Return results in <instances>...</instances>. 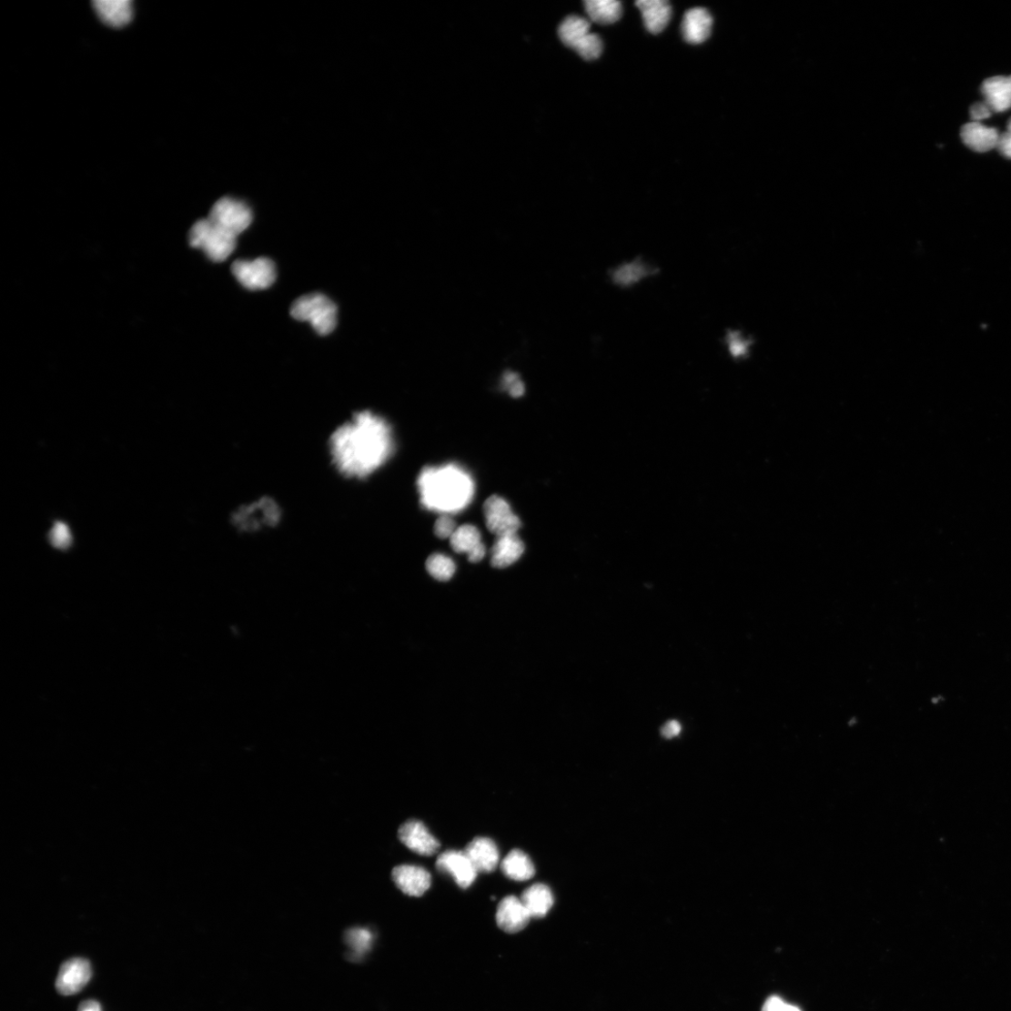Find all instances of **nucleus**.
<instances>
[{"label": "nucleus", "instance_id": "30", "mask_svg": "<svg viewBox=\"0 0 1011 1011\" xmlns=\"http://www.w3.org/2000/svg\"><path fill=\"white\" fill-rule=\"evenodd\" d=\"M455 521L448 516H440L435 523L434 531L438 538L445 540L450 539L456 530H458Z\"/></svg>", "mask_w": 1011, "mask_h": 1011}, {"label": "nucleus", "instance_id": "33", "mask_svg": "<svg viewBox=\"0 0 1011 1011\" xmlns=\"http://www.w3.org/2000/svg\"><path fill=\"white\" fill-rule=\"evenodd\" d=\"M996 148L1001 155L1007 158H1011V134L1008 132L999 136Z\"/></svg>", "mask_w": 1011, "mask_h": 1011}, {"label": "nucleus", "instance_id": "8", "mask_svg": "<svg viewBox=\"0 0 1011 1011\" xmlns=\"http://www.w3.org/2000/svg\"><path fill=\"white\" fill-rule=\"evenodd\" d=\"M232 273L242 286L250 290L266 289L277 278L276 266L268 258L238 259L232 266Z\"/></svg>", "mask_w": 1011, "mask_h": 1011}, {"label": "nucleus", "instance_id": "26", "mask_svg": "<svg viewBox=\"0 0 1011 1011\" xmlns=\"http://www.w3.org/2000/svg\"><path fill=\"white\" fill-rule=\"evenodd\" d=\"M427 569L436 580L446 581L454 575L456 567L453 561L445 554L434 553L427 561Z\"/></svg>", "mask_w": 1011, "mask_h": 1011}, {"label": "nucleus", "instance_id": "22", "mask_svg": "<svg viewBox=\"0 0 1011 1011\" xmlns=\"http://www.w3.org/2000/svg\"><path fill=\"white\" fill-rule=\"evenodd\" d=\"M94 8L102 20L114 26L126 24L133 15L130 0H95Z\"/></svg>", "mask_w": 1011, "mask_h": 1011}, {"label": "nucleus", "instance_id": "23", "mask_svg": "<svg viewBox=\"0 0 1011 1011\" xmlns=\"http://www.w3.org/2000/svg\"><path fill=\"white\" fill-rule=\"evenodd\" d=\"M501 871L510 879L514 882H527L531 879L535 873V866L524 852L520 850L511 851L501 862Z\"/></svg>", "mask_w": 1011, "mask_h": 1011}, {"label": "nucleus", "instance_id": "13", "mask_svg": "<svg viewBox=\"0 0 1011 1011\" xmlns=\"http://www.w3.org/2000/svg\"><path fill=\"white\" fill-rule=\"evenodd\" d=\"M398 888L405 895L420 897L430 888L432 878L430 873L420 866L403 864L395 867L391 873Z\"/></svg>", "mask_w": 1011, "mask_h": 1011}, {"label": "nucleus", "instance_id": "19", "mask_svg": "<svg viewBox=\"0 0 1011 1011\" xmlns=\"http://www.w3.org/2000/svg\"><path fill=\"white\" fill-rule=\"evenodd\" d=\"M986 105L992 111L1001 113L1011 108V76L986 79L982 86Z\"/></svg>", "mask_w": 1011, "mask_h": 1011}, {"label": "nucleus", "instance_id": "24", "mask_svg": "<svg viewBox=\"0 0 1011 1011\" xmlns=\"http://www.w3.org/2000/svg\"><path fill=\"white\" fill-rule=\"evenodd\" d=\"M585 11L591 19L598 24H613L622 15V3L616 0H587Z\"/></svg>", "mask_w": 1011, "mask_h": 1011}, {"label": "nucleus", "instance_id": "36", "mask_svg": "<svg viewBox=\"0 0 1011 1011\" xmlns=\"http://www.w3.org/2000/svg\"><path fill=\"white\" fill-rule=\"evenodd\" d=\"M1007 132L1009 134H1011V118L1008 120V123H1007Z\"/></svg>", "mask_w": 1011, "mask_h": 1011}, {"label": "nucleus", "instance_id": "15", "mask_svg": "<svg viewBox=\"0 0 1011 1011\" xmlns=\"http://www.w3.org/2000/svg\"><path fill=\"white\" fill-rule=\"evenodd\" d=\"M464 853L478 873H492L500 863V852L496 843L487 837H476Z\"/></svg>", "mask_w": 1011, "mask_h": 1011}, {"label": "nucleus", "instance_id": "1", "mask_svg": "<svg viewBox=\"0 0 1011 1011\" xmlns=\"http://www.w3.org/2000/svg\"><path fill=\"white\" fill-rule=\"evenodd\" d=\"M395 449L389 422L371 410L352 413L329 440L331 463L348 480H365L389 460Z\"/></svg>", "mask_w": 1011, "mask_h": 1011}, {"label": "nucleus", "instance_id": "9", "mask_svg": "<svg viewBox=\"0 0 1011 1011\" xmlns=\"http://www.w3.org/2000/svg\"><path fill=\"white\" fill-rule=\"evenodd\" d=\"M486 527L498 537L517 534L521 528L519 517L513 513L510 504L501 497L492 496L483 505Z\"/></svg>", "mask_w": 1011, "mask_h": 1011}, {"label": "nucleus", "instance_id": "29", "mask_svg": "<svg viewBox=\"0 0 1011 1011\" xmlns=\"http://www.w3.org/2000/svg\"><path fill=\"white\" fill-rule=\"evenodd\" d=\"M504 389L509 391L512 398H520L525 393L524 382L521 380L518 374L508 371L503 376Z\"/></svg>", "mask_w": 1011, "mask_h": 1011}, {"label": "nucleus", "instance_id": "14", "mask_svg": "<svg viewBox=\"0 0 1011 1011\" xmlns=\"http://www.w3.org/2000/svg\"><path fill=\"white\" fill-rule=\"evenodd\" d=\"M496 919L502 931L516 934L528 926L531 917L521 899L510 895L499 904Z\"/></svg>", "mask_w": 1011, "mask_h": 1011}, {"label": "nucleus", "instance_id": "10", "mask_svg": "<svg viewBox=\"0 0 1011 1011\" xmlns=\"http://www.w3.org/2000/svg\"><path fill=\"white\" fill-rule=\"evenodd\" d=\"M91 976V966L87 960H68L60 966L56 981V990L63 996L76 995L88 984Z\"/></svg>", "mask_w": 1011, "mask_h": 1011}, {"label": "nucleus", "instance_id": "32", "mask_svg": "<svg viewBox=\"0 0 1011 1011\" xmlns=\"http://www.w3.org/2000/svg\"><path fill=\"white\" fill-rule=\"evenodd\" d=\"M971 118L975 121H980L989 118L992 116V110L986 104L976 103L970 108Z\"/></svg>", "mask_w": 1011, "mask_h": 1011}, {"label": "nucleus", "instance_id": "12", "mask_svg": "<svg viewBox=\"0 0 1011 1011\" xmlns=\"http://www.w3.org/2000/svg\"><path fill=\"white\" fill-rule=\"evenodd\" d=\"M400 841L411 852L422 856H433L440 849V844L420 821L410 820L399 831Z\"/></svg>", "mask_w": 1011, "mask_h": 1011}, {"label": "nucleus", "instance_id": "3", "mask_svg": "<svg viewBox=\"0 0 1011 1011\" xmlns=\"http://www.w3.org/2000/svg\"><path fill=\"white\" fill-rule=\"evenodd\" d=\"M290 315L300 321H308L320 336L331 334L337 328L338 308L328 297L319 292L309 293L292 304Z\"/></svg>", "mask_w": 1011, "mask_h": 1011}, {"label": "nucleus", "instance_id": "7", "mask_svg": "<svg viewBox=\"0 0 1011 1011\" xmlns=\"http://www.w3.org/2000/svg\"><path fill=\"white\" fill-rule=\"evenodd\" d=\"M208 219L221 229L238 238L250 226L253 215L249 207L244 202L224 197L214 205Z\"/></svg>", "mask_w": 1011, "mask_h": 1011}, {"label": "nucleus", "instance_id": "21", "mask_svg": "<svg viewBox=\"0 0 1011 1011\" xmlns=\"http://www.w3.org/2000/svg\"><path fill=\"white\" fill-rule=\"evenodd\" d=\"M530 915L534 919L544 918L553 905V895L550 888L544 885L537 884L524 891L521 896Z\"/></svg>", "mask_w": 1011, "mask_h": 1011}, {"label": "nucleus", "instance_id": "35", "mask_svg": "<svg viewBox=\"0 0 1011 1011\" xmlns=\"http://www.w3.org/2000/svg\"><path fill=\"white\" fill-rule=\"evenodd\" d=\"M77 1011H103L102 1006L99 1002L95 1000H86L80 1004Z\"/></svg>", "mask_w": 1011, "mask_h": 1011}, {"label": "nucleus", "instance_id": "18", "mask_svg": "<svg viewBox=\"0 0 1011 1011\" xmlns=\"http://www.w3.org/2000/svg\"><path fill=\"white\" fill-rule=\"evenodd\" d=\"M644 25L651 34L663 31L672 17V7L665 0H639L636 3Z\"/></svg>", "mask_w": 1011, "mask_h": 1011}, {"label": "nucleus", "instance_id": "2", "mask_svg": "<svg viewBox=\"0 0 1011 1011\" xmlns=\"http://www.w3.org/2000/svg\"><path fill=\"white\" fill-rule=\"evenodd\" d=\"M421 503L431 511L456 512L464 509L473 496L470 477L454 466L428 468L419 479Z\"/></svg>", "mask_w": 1011, "mask_h": 1011}, {"label": "nucleus", "instance_id": "17", "mask_svg": "<svg viewBox=\"0 0 1011 1011\" xmlns=\"http://www.w3.org/2000/svg\"><path fill=\"white\" fill-rule=\"evenodd\" d=\"M999 135L996 128L986 126L978 122H971L961 128L964 144L976 152H988L996 147Z\"/></svg>", "mask_w": 1011, "mask_h": 1011}, {"label": "nucleus", "instance_id": "11", "mask_svg": "<svg viewBox=\"0 0 1011 1011\" xmlns=\"http://www.w3.org/2000/svg\"><path fill=\"white\" fill-rule=\"evenodd\" d=\"M436 866L440 872L450 875L461 889L470 888L479 874L467 854L460 851L441 854L437 859Z\"/></svg>", "mask_w": 1011, "mask_h": 1011}, {"label": "nucleus", "instance_id": "5", "mask_svg": "<svg viewBox=\"0 0 1011 1011\" xmlns=\"http://www.w3.org/2000/svg\"><path fill=\"white\" fill-rule=\"evenodd\" d=\"M189 243L194 248L203 249L214 262L221 263L235 251L237 237L221 229L207 218L193 225Z\"/></svg>", "mask_w": 1011, "mask_h": 1011}, {"label": "nucleus", "instance_id": "4", "mask_svg": "<svg viewBox=\"0 0 1011 1011\" xmlns=\"http://www.w3.org/2000/svg\"><path fill=\"white\" fill-rule=\"evenodd\" d=\"M282 509L268 496L260 497L237 509L232 515L234 527L240 532H258L279 524Z\"/></svg>", "mask_w": 1011, "mask_h": 1011}, {"label": "nucleus", "instance_id": "20", "mask_svg": "<svg viewBox=\"0 0 1011 1011\" xmlns=\"http://www.w3.org/2000/svg\"><path fill=\"white\" fill-rule=\"evenodd\" d=\"M525 551V544L517 534L498 537L492 548L491 564L505 569L517 562Z\"/></svg>", "mask_w": 1011, "mask_h": 1011}, {"label": "nucleus", "instance_id": "28", "mask_svg": "<svg viewBox=\"0 0 1011 1011\" xmlns=\"http://www.w3.org/2000/svg\"><path fill=\"white\" fill-rule=\"evenodd\" d=\"M348 938L352 947L358 952L369 950L372 943V934L366 929H352L348 934Z\"/></svg>", "mask_w": 1011, "mask_h": 1011}, {"label": "nucleus", "instance_id": "31", "mask_svg": "<svg viewBox=\"0 0 1011 1011\" xmlns=\"http://www.w3.org/2000/svg\"><path fill=\"white\" fill-rule=\"evenodd\" d=\"M763 1011H802L798 1006L792 1005L779 996L769 997L763 1007Z\"/></svg>", "mask_w": 1011, "mask_h": 1011}, {"label": "nucleus", "instance_id": "6", "mask_svg": "<svg viewBox=\"0 0 1011 1011\" xmlns=\"http://www.w3.org/2000/svg\"><path fill=\"white\" fill-rule=\"evenodd\" d=\"M591 27L589 20L571 15L562 22L559 29L563 44L586 60L597 59L603 49L602 39L591 32Z\"/></svg>", "mask_w": 1011, "mask_h": 1011}, {"label": "nucleus", "instance_id": "25", "mask_svg": "<svg viewBox=\"0 0 1011 1011\" xmlns=\"http://www.w3.org/2000/svg\"><path fill=\"white\" fill-rule=\"evenodd\" d=\"M450 544L455 552L468 556L483 545L480 531L472 525L459 527L450 537Z\"/></svg>", "mask_w": 1011, "mask_h": 1011}, {"label": "nucleus", "instance_id": "34", "mask_svg": "<svg viewBox=\"0 0 1011 1011\" xmlns=\"http://www.w3.org/2000/svg\"><path fill=\"white\" fill-rule=\"evenodd\" d=\"M682 732V726L677 721H670L662 729V734L667 739H672L678 736Z\"/></svg>", "mask_w": 1011, "mask_h": 1011}, {"label": "nucleus", "instance_id": "16", "mask_svg": "<svg viewBox=\"0 0 1011 1011\" xmlns=\"http://www.w3.org/2000/svg\"><path fill=\"white\" fill-rule=\"evenodd\" d=\"M713 18L704 8H694L686 13L682 24L684 40L693 45L704 43L711 35Z\"/></svg>", "mask_w": 1011, "mask_h": 1011}, {"label": "nucleus", "instance_id": "27", "mask_svg": "<svg viewBox=\"0 0 1011 1011\" xmlns=\"http://www.w3.org/2000/svg\"><path fill=\"white\" fill-rule=\"evenodd\" d=\"M49 540L54 547L67 549L72 544L73 537L69 527L57 521L50 531Z\"/></svg>", "mask_w": 1011, "mask_h": 1011}]
</instances>
